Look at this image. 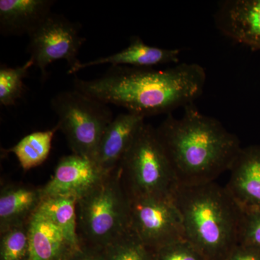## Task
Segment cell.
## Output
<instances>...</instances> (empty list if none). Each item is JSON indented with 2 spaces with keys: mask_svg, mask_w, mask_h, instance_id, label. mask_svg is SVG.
<instances>
[{
  "mask_svg": "<svg viewBox=\"0 0 260 260\" xmlns=\"http://www.w3.org/2000/svg\"><path fill=\"white\" fill-rule=\"evenodd\" d=\"M76 205L74 197H46L38 212L58 228L76 249H79L81 245L77 232Z\"/></svg>",
  "mask_w": 260,
  "mask_h": 260,
  "instance_id": "17",
  "label": "cell"
},
{
  "mask_svg": "<svg viewBox=\"0 0 260 260\" xmlns=\"http://www.w3.org/2000/svg\"><path fill=\"white\" fill-rule=\"evenodd\" d=\"M0 260H29V223L0 232Z\"/></svg>",
  "mask_w": 260,
  "mask_h": 260,
  "instance_id": "20",
  "label": "cell"
},
{
  "mask_svg": "<svg viewBox=\"0 0 260 260\" xmlns=\"http://www.w3.org/2000/svg\"><path fill=\"white\" fill-rule=\"evenodd\" d=\"M104 254L105 260H153L151 251L131 230L104 248Z\"/></svg>",
  "mask_w": 260,
  "mask_h": 260,
  "instance_id": "21",
  "label": "cell"
},
{
  "mask_svg": "<svg viewBox=\"0 0 260 260\" xmlns=\"http://www.w3.org/2000/svg\"><path fill=\"white\" fill-rule=\"evenodd\" d=\"M44 200L42 188L8 184L0 191V232L30 222Z\"/></svg>",
  "mask_w": 260,
  "mask_h": 260,
  "instance_id": "15",
  "label": "cell"
},
{
  "mask_svg": "<svg viewBox=\"0 0 260 260\" xmlns=\"http://www.w3.org/2000/svg\"><path fill=\"white\" fill-rule=\"evenodd\" d=\"M206 82L201 65L182 63L165 70L115 66L100 78H75L74 89L104 104L147 117L172 114L194 104Z\"/></svg>",
  "mask_w": 260,
  "mask_h": 260,
  "instance_id": "1",
  "label": "cell"
},
{
  "mask_svg": "<svg viewBox=\"0 0 260 260\" xmlns=\"http://www.w3.org/2000/svg\"><path fill=\"white\" fill-rule=\"evenodd\" d=\"M57 126L51 129L30 133L6 151L14 153L24 170L41 165L47 160Z\"/></svg>",
  "mask_w": 260,
  "mask_h": 260,
  "instance_id": "18",
  "label": "cell"
},
{
  "mask_svg": "<svg viewBox=\"0 0 260 260\" xmlns=\"http://www.w3.org/2000/svg\"><path fill=\"white\" fill-rule=\"evenodd\" d=\"M217 28L234 42L260 49V0H226L215 14Z\"/></svg>",
  "mask_w": 260,
  "mask_h": 260,
  "instance_id": "10",
  "label": "cell"
},
{
  "mask_svg": "<svg viewBox=\"0 0 260 260\" xmlns=\"http://www.w3.org/2000/svg\"><path fill=\"white\" fill-rule=\"evenodd\" d=\"M155 129L179 185L215 181L230 170L242 148L237 136L194 104L184 107L180 118L168 114Z\"/></svg>",
  "mask_w": 260,
  "mask_h": 260,
  "instance_id": "2",
  "label": "cell"
},
{
  "mask_svg": "<svg viewBox=\"0 0 260 260\" xmlns=\"http://www.w3.org/2000/svg\"><path fill=\"white\" fill-rule=\"evenodd\" d=\"M226 260H260V248L239 244L229 254Z\"/></svg>",
  "mask_w": 260,
  "mask_h": 260,
  "instance_id": "24",
  "label": "cell"
},
{
  "mask_svg": "<svg viewBox=\"0 0 260 260\" xmlns=\"http://www.w3.org/2000/svg\"><path fill=\"white\" fill-rule=\"evenodd\" d=\"M180 54V49L152 47L145 44L140 37H133L125 49L112 55L99 58L87 62H80L74 68L69 69L68 74H75L85 68L104 64H109L112 67L153 68V67L158 65L171 63L176 64L179 60Z\"/></svg>",
  "mask_w": 260,
  "mask_h": 260,
  "instance_id": "13",
  "label": "cell"
},
{
  "mask_svg": "<svg viewBox=\"0 0 260 260\" xmlns=\"http://www.w3.org/2000/svg\"><path fill=\"white\" fill-rule=\"evenodd\" d=\"M144 116L124 113L114 118L102 135L95 162L105 174L116 170L142 126Z\"/></svg>",
  "mask_w": 260,
  "mask_h": 260,
  "instance_id": "12",
  "label": "cell"
},
{
  "mask_svg": "<svg viewBox=\"0 0 260 260\" xmlns=\"http://www.w3.org/2000/svg\"><path fill=\"white\" fill-rule=\"evenodd\" d=\"M130 230L151 251L186 240L182 220L172 197L130 200Z\"/></svg>",
  "mask_w": 260,
  "mask_h": 260,
  "instance_id": "7",
  "label": "cell"
},
{
  "mask_svg": "<svg viewBox=\"0 0 260 260\" xmlns=\"http://www.w3.org/2000/svg\"><path fill=\"white\" fill-rule=\"evenodd\" d=\"M77 232L80 245L104 249L130 230V199L119 168L77 200Z\"/></svg>",
  "mask_w": 260,
  "mask_h": 260,
  "instance_id": "4",
  "label": "cell"
},
{
  "mask_svg": "<svg viewBox=\"0 0 260 260\" xmlns=\"http://www.w3.org/2000/svg\"><path fill=\"white\" fill-rule=\"evenodd\" d=\"M53 0H1L2 35H30L51 14Z\"/></svg>",
  "mask_w": 260,
  "mask_h": 260,
  "instance_id": "14",
  "label": "cell"
},
{
  "mask_svg": "<svg viewBox=\"0 0 260 260\" xmlns=\"http://www.w3.org/2000/svg\"><path fill=\"white\" fill-rule=\"evenodd\" d=\"M51 106L73 154L95 161L102 135L114 119L109 105L74 89L58 93Z\"/></svg>",
  "mask_w": 260,
  "mask_h": 260,
  "instance_id": "6",
  "label": "cell"
},
{
  "mask_svg": "<svg viewBox=\"0 0 260 260\" xmlns=\"http://www.w3.org/2000/svg\"><path fill=\"white\" fill-rule=\"evenodd\" d=\"M153 260H205L187 240L172 243L152 253Z\"/></svg>",
  "mask_w": 260,
  "mask_h": 260,
  "instance_id": "22",
  "label": "cell"
},
{
  "mask_svg": "<svg viewBox=\"0 0 260 260\" xmlns=\"http://www.w3.org/2000/svg\"><path fill=\"white\" fill-rule=\"evenodd\" d=\"M186 240L205 260H226L239 244L243 210L225 187L213 182L177 184L172 194Z\"/></svg>",
  "mask_w": 260,
  "mask_h": 260,
  "instance_id": "3",
  "label": "cell"
},
{
  "mask_svg": "<svg viewBox=\"0 0 260 260\" xmlns=\"http://www.w3.org/2000/svg\"><path fill=\"white\" fill-rule=\"evenodd\" d=\"M80 28L64 15L51 13L28 36L29 59L40 70L43 80L47 78V67L54 61L65 60L70 69L79 64L78 54L85 42Z\"/></svg>",
  "mask_w": 260,
  "mask_h": 260,
  "instance_id": "8",
  "label": "cell"
},
{
  "mask_svg": "<svg viewBox=\"0 0 260 260\" xmlns=\"http://www.w3.org/2000/svg\"><path fill=\"white\" fill-rule=\"evenodd\" d=\"M107 175L90 159L76 154L67 155L59 160L52 178L42 187L43 194L44 198L71 196L78 200Z\"/></svg>",
  "mask_w": 260,
  "mask_h": 260,
  "instance_id": "9",
  "label": "cell"
},
{
  "mask_svg": "<svg viewBox=\"0 0 260 260\" xmlns=\"http://www.w3.org/2000/svg\"><path fill=\"white\" fill-rule=\"evenodd\" d=\"M29 260H68L78 249L38 211L29 222Z\"/></svg>",
  "mask_w": 260,
  "mask_h": 260,
  "instance_id": "16",
  "label": "cell"
},
{
  "mask_svg": "<svg viewBox=\"0 0 260 260\" xmlns=\"http://www.w3.org/2000/svg\"><path fill=\"white\" fill-rule=\"evenodd\" d=\"M239 244L260 248V209L243 210Z\"/></svg>",
  "mask_w": 260,
  "mask_h": 260,
  "instance_id": "23",
  "label": "cell"
},
{
  "mask_svg": "<svg viewBox=\"0 0 260 260\" xmlns=\"http://www.w3.org/2000/svg\"><path fill=\"white\" fill-rule=\"evenodd\" d=\"M229 172L225 189L242 210L260 209V145L242 148Z\"/></svg>",
  "mask_w": 260,
  "mask_h": 260,
  "instance_id": "11",
  "label": "cell"
},
{
  "mask_svg": "<svg viewBox=\"0 0 260 260\" xmlns=\"http://www.w3.org/2000/svg\"><path fill=\"white\" fill-rule=\"evenodd\" d=\"M121 184L129 199L172 197L175 176L156 129L145 123L119 167Z\"/></svg>",
  "mask_w": 260,
  "mask_h": 260,
  "instance_id": "5",
  "label": "cell"
},
{
  "mask_svg": "<svg viewBox=\"0 0 260 260\" xmlns=\"http://www.w3.org/2000/svg\"><path fill=\"white\" fill-rule=\"evenodd\" d=\"M34 66L29 59L21 66L10 68L2 65L0 68V104L3 107H13L23 96L25 86L23 80Z\"/></svg>",
  "mask_w": 260,
  "mask_h": 260,
  "instance_id": "19",
  "label": "cell"
},
{
  "mask_svg": "<svg viewBox=\"0 0 260 260\" xmlns=\"http://www.w3.org/2000/svg\"><path fill=\"white\" fill-rule=\"evenodd\" d=\"M68 260H105L104 249L86 245H81Z\"/></svg>",
  "mask_w": 260,
  "mask_h": 260,
  "instance_id": "25",
  "label": "cell"
}]
</instances>
